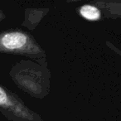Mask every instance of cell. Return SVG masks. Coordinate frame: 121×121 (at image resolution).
Wrapping results in <instances>:
<instances>
[{"instance_id":"1","label":"cell","mask_w":121,"mask_h":121,"mask_svg":"<svg viewBox=\"0 0 121 121\" xmlns=\"http://www.w3.org/2000/svg\"><path fill=\"white\" fill-rule=\"evenodd\" d=\"M9 76L19 89L33 98L42 99L50 93L51 71L47 63L21 60L11 67Z\"/></svg>"},{"instance_id":"2","label":"cell","mask_w":121,"mask_h":121,"mask_svg":"<svg viewBox=\"0 0 121 121\" xmlns=\"http://www.w3.org/2000/svg\"><path fill=\"white\" fill-rule=\"evenodd\" d=\"M0 53L28 57L39 64H45L47 54L42 46L29 32L22 29L0 32Z\"/></svg>"},{"instance_id":"4","label":"cell","mask_w":121,"mask_h":121,"mask_svg":"<svg viewBox=\"0 0 121 121\" xmlns=\"http://www.w3.org/2000/svg\"><path fill=\"white\" fill-rule=\"evenodd\" d=\"M90 4L98 7L107 18H121V0H100L91 1Z\"/></svg>"},{"instance_id":"6","label":"cell","mask_w":121,"mask_h":121,"mask_svg":"<svg viewBox=\"0 0 121 121\" xmlns=\"http://www.w3.org/2000/svg\"><path fill=\"white\" fill-rule=\"evenodd\" d=\"M78 13L82 18L90 22H97L103 18L101 10L95 5L91 4H83L78 9Z\"/></svg>"},{"instance_id":"5","label":"cell","mask_w":121,"mask_h":121,"mask_svg":"<svg viewBox=\"0 0 121 121\" xmlns=\"http://www.w3.org/2000/svg\"><path fill=\"white\" fill-rule=\"evenodd\" d=\"M48 8H29L25 10L24 21L22 26L32 31L37 27L41 21L49 13Z\"/></svg>"},{"instance_id":"3","label":"cell","mask_w":121,"mask_h":121,"mask_svg":"<svg viewBox=\"0 0 121 121\" xmlns=\"http://www.w3.org/2000/svg\"><path fill=\"white\" fill-rule=\"evenodd\" d=\"M0 113L11 121H43L13 91L0 84Z\"/></svg>"},{"instance_id":"8","label":"cell","mask_w":121,"mask_h":121,"mask_svg":"<svg viewBox=\"0 0 121 121\" xmlns=\"http://www.w3.org/2000/svg\"><path fill=\"white\" fill-rule=\"evenodd\" d=\"M6 19V15L4 13V12L2 10V9H0V22H2V21L5 20Z\"/></svg>"},{"instance_id":"7","label":"cell","mask_w":121,"mask_h":121,"mask_svg":"<svg viewBox=\"0 0 121 121\" xmlns=\"http://www.w3.org/2000/svg\"><path fill=\"white\" fill-rule=\"evenodd\" d=\"M105 44L111 51H113L114 52H115L118 56H119L121 57V50H120V49H119L117 47H115V46H114V44H113L112 42H106Z\"/></svg>"}]
</instances>
